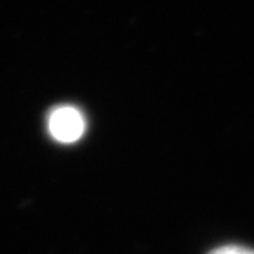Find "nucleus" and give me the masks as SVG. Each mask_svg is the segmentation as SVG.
Returning <instances> with one entry per match:
<instances>
[{
  "mask_svg": "<svg viewBox=\"0 0 254 254\" xmlns=\"http://www.w3.org/2000/svg\"><path fill=\"white\" fill-rule=\"evenodd\" d=\"M48 129L58 142L71 144L84 132V118L74 108H58L53 111L48 121Z\"/></svg>",
  "mask_w": 254,
  "mask_h": 254,
  "instance_id": "nucleus-1",
  "label": "nucleus"
},
{
  "mask_svg": "<svg viewBox=\"0 0 254 254\" xmlns=\"http://www.w3.org/2000/svg\"><path fill=\"white\" fill-rule=\"evenodd\" d=\"M210 254H254V250L245 246H238V245H230V246H221L218 250L211 251Z\"/></svg>",
  "mask_w": 254,
  "mask_h": 254,
  "instance_id": "nucleus-2",
  "label": "nucleus"
}]
</instances>
